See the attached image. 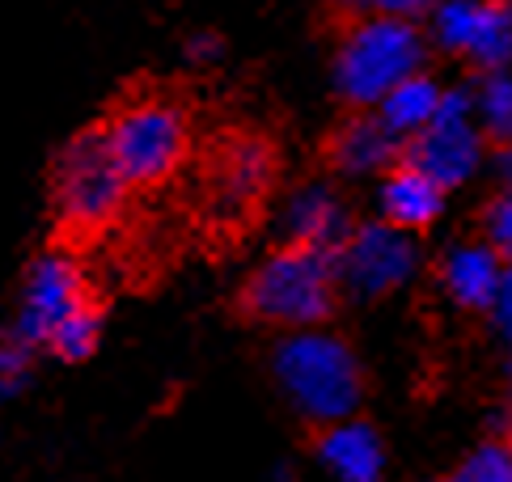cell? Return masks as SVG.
Returning <instances> with one entry per match:
<instances>
[{
    "label": "cell",
    "instance_id": "1",
    "mask_svg": "<svg viewBox=\"0 0 512 482\" xmlns=\"http://www.w3.org/2000/svg\"><path fill=\"white\" fill-rule=\"evenodd\" d=\"M271 373L288 406L314 428L352 419L364 402V368L352 343L322 326L288 330L271 351Z\"/></svg>",
    "mask_w": 512,
    "mask_h": 482
},
{
    "label": "cell",
    "instance_id": "2",
    "mask_svg": "<svg viewBox=\"0 0 512 482\" xmlns=\"http://www.w3.org/2000/svg\"><path fill=\"white\" fill-rule=\"evenodd\" d=\"M339 305V280L335 258L314 246H280L271 258H263L242 284L237 309L259 326L276 330H309L322 326Z\"/></svg>",
    "mask_w": 512,
    "mask_h": 482
},
{
    "label": "cell",
    "instance_id": "3",
    "mask_svg": "<svg viewBox=\"0 0 512 482\" xmlns=\"http://www.w3.org/2000/svg\"><path fill=\"white\" fill-rule=\"evenodd\" d=\"M102 136L127 182V191L166 187L191 153L187 106L170 94H149V89H140L136 98H123L106 115Z\"/></svg>",
    "mask_w": 512,
    "mask_h": 482
},
{
    "label": "cell",
    "instance_id": "4",
    "mask_svg": "<svg viewBox=\"0 0 512 482\" xmlns=\"http://www.w3.org/2000/svg\"><path fill=\"white\" fill-rule=\"evenodd\" d=\"M127 182L119 165L106 148L102 123L85 127L81 136H72L51 170V208H56L60 233L72 237H94L123 212L127 203Z\"/></svg>",
    "mask_w": 512,
    "mask_h": 482
},
{
    "label": "cell",
    "instance_id": "5",
    "mask_svg": "<svg viewBox=\"0 0 512 482\" xmlns=\"http://www.w3.org/2000/svg\"><path fill=\"white\" fill-rule=\"evenodd\" d=\"M424 72V34L402 17H356L335 55L339 94L356 110L377 106L398 81Z\"/></svg>",
    "mask_w": 512,
    "mask_h": 482
},
{
    "label": "cell",
    "instance_id": "6",
    "mask_svg": "<svg viewBox=\"0 0 512 482\" xmlns=\"http://www.w3.org/2000/svg\"><path fill=\"white\" fill-rule=\"evenodd\" d=\"M415 241L386 220L377 225H352L347 241L335 250V280L339 292L356 296V301H381V296L398 292L415 275Z\"/></svg>",
    "mask_w": 512,
    "mask_h": 482
},
{
    "label": "cell",
    "instance_id": "7",
    "mask_svg": "<svg viewBox=\"0 0 512 482\" xmlns=\"http://www.w3.org/2000/svg\"><path fill=\"white\" fill-rule=\"evenodd\" d=\"M483 157V132L474 123V106L466 94H445L436 119L419 136L402 144V161H411L415 170H424L441 187H462L474 174V165Z\"/></svg>",
    "mask_w": 512,
    "mask_h": 482
},
{
    "label": "cell",
    "instance_id": "8",
    "mask_svg": "<svg viewBox=\"0 0 512 482\" xmlns=\"http://www.w3.org/2000/svg\"><path fill=\"white\" fill-rule=\"evenodd\" d=\"M85 301H89V288H85L81 267L72 263V254L51 250L43 258H34L26 271V284H22V305H17L13 335L26 339L30 347H43L51 339V330Z\"/></svg>",
    "mask_w": 512,
    "mask_h": 482
},
{
    "label": "cell",
    "instance_id": "9",
    "mask_svg": "<svg viewBox=\"0 0 512 482\" xmlns=\"http://www.w3.org/2000/svg\"><path fill=\"white\" fill-rule=\"evenodd\" d=\"M436 39L483 72L508 68L512 13L504 9V0H445L436 9Z\"/></svg>",
    "mask_w": 512,
    "mask_h": 482
},
{
    "label": "cell",
    "instance_id": "10",
    "mask_svg": "<svg viewBox=\"0 0 512 482\" xmlns=\"http://www.w3.org/2000/svg\"><path fill=\"white\" fill-rule=\"evenodd\" d=\"M314 457L331 474V482H381L386 478V444H381L373 423H364L356 415L318 428Z\"/></svg>",
    "mask_w": 512,
    "mask_h": 482
},
{
    "label": "cell",
    "instance_id": "11",
    "mask_svg": "<svg viewBox=\"0 0 512 482\" xmlns=\"http://www.w3.org/2000/svg\"><path fill=\"white\" fill-rule=\"evenodd\" d=\"M216 199L221 208L229 212H242V208H254L267 187L276 182V153L263 136H233L221 157H216Z\"/></svg>",
    "mask_w": 512,
    "mask_h": 482
},
{
    "label": "cell",
    "instance_id": "12",
    "mask_svg": "<svg viewBox=\"0 0 512 482\" xmlns=\"http://www.w3.org/2000/svg\"><path fill=\"white\" fill-rule=\"evenodd\" d=\"M445 212V187L432 182L424 170H415L411 161H394L386 182H381V216L386 225L402 233H419L428 229L436 216Z\"/></svg>",
    "mask_w": 512,
    "mask_h": 482
},
{
    "label": "cell",
    "instance_id": "13",
    "mask_svg": "<svg viewBox=\"0 0 512 482\" xmlns=\"http://www.w3.org/2000/svg\"><path fill=\"white\" fill-rule=\"evenodd\" d=\"M402 157V144L381 127L377 115H347L331 140H326V161H331V170L339 174H373V170H390V165Z\"/></svg>",
    "mask_w": 512,
    "mask_h": 482
},
{
    "label": "cell",
    "instance_id": "14",
    "mask_svg": "<svg viewBox=\"0 0 512 482\" xmlns=\"http://www.w3.org/2000/svg\"><path fill=\"white\" fill-rule=\"evenodd\" d=\"M500 271H504V258L491 250L487 241H466V246H453L445 254L441 284L457 309L487 313L491 296H496V284H500Z\"/></svg>",
    "mask_w": 512,
    "mask_h": 482
},
{
    "label": "cell",
    "instance_id": "15",
    "mask_svg": "<svg viewBox=\"0 0 512 482\" xmlns=\"http://www.w3.org/2000/svg\"><path fill=\"white\" fill-rule=\"evenodd\" d=\"M352 233V220H347L343 203L326 191V187H305L288 208V241L292 246H314L322 254H331Z\"/></svg>",
    "mask_w": 512,
    "mask_h": 482
},
{
    "label": "cell",
    "instance_id": "16",
    "mask_svg": "<svg viewBox=\"0 0 512 482\" xmlns=\"http://www.w3.org/2000/svg\"><path fill=\"white\" fill-rule=\"evenodd\" d=\"M441 98H445V89L436 85L428 72H411L407 81H398L390 94L377 102V119L398 144H407L411 136H419L436 119Z\"/></svg>",
    "mask_w": 512,
    "mask_h": 482
},
{
    "label": "cell",
    "instance_id": "17",
    "mask_svg": "<svg viewBox=\"0 0 512 482\" xmlns=\"http://www.w3.org/2000/svg\"><path fill=\"white\" fill-rule=\"evenodd\" d=\"M474 115H479V132L496 144H512V72L496 68L483 72V85L474 94Z\"/></svg>",
    "mask_w": 512,
    "mask_h": 482
},
{
    "label": "cell",
    "instance_id": "18",
    "mask_svg": "<svg viewBox=\"0 0 512 482\" xmlns=\"http://www.w3.org/2000/svg\"><path fill=\"white\" fill-rule=\"evenodd\" d=\"M98 339H102V309L94 305V296H89L85 305H77L56 330H51V339L43 347H51L68 364H81V360L94 356Z\"/></svg>",
    "mask_w": 512,
    "mask_h": 482
},
{
    "label": "cell",
    "instance_id": "19",
    "mask_svg": "<svg viewBox=\"0 0 512 482\" xmlns=\"http://www.w3.org/2000/svg\"><path fill=\"white\" fill-rule=\"evenodd\" d=\"M453 482H512V440H487L479 444L457 474H449Z\"/></svg>",
    "mask_w": 512,
    "mask_h": 482
},
{
    "label": "cell",
    "instance_id": "20",
    "mask_svg": "<svg viewBox=\"0 0 512 482\" xmlns=\"http://www.w3.org/2000/svg\"><path fill=\"white\" fill-rule=\"evenodd\" d=\"M30 356H34V347L26 339H17L13 330L5 339H0V406H5L17 389L26 385L30 377Z\"/></svg>",
    "mask_w": 512,
    "mask_h": 482
},
{
    "label": "cell",
    "instance_id": "21",
    "mask_svg": "<svg viewBox=\"0 0 512 482\" xmlns=\"http://www.w3.org/2000/svg\"><path fill=\"white\" fill-rule=\"evenodd\" d=\"M483 241L504 258V263H512V187H504L483 208Z\"/></svg>",
    "mask_w": 512,
    "mask_h": 482
},
{
    "label": "cell",
    "instance_id": "22",
    "mask_svg": "<svg viewBox=\"0 0 512 482\" xmlns=\"http://www.w3.org/2000/svg\"><path fill=\"white\" fill-rule=\"evenodd\" d=\"M432 5L436 0H339L347 22H356V17H402V22H415Z\"/></svg>",
    "mask_w": 512,
    "mask_h": 482
},
{
    "label": "cell",
    "instance_id": "23",
    "mask_svg": "<svg viewBox=\"0 0 512 482\" xmlns=\"http://www.w3.org/2000/svg\"><path fill=\"white\" fill-rule=\"evenodd\" d=\"M487 318L512 343V263H504V271H500V284H496V296H491V305H487Z\"/></svg>",
    "mask_w": 512,
    "mask_h": 482
},
{
    "label": "cell",
    "instance_id": "24",
    "mask_svg": "<svg viewBox=\"0 0 512 482\" xmlns=\"http://www.w3.org/2000/svg\"><path fill=\"white\" fill-rule=\"evenodd\" d=\"M500 170H504V182L512 187V144H500Z\"/></svg>",
    "mask_w": 512,
    "mask_h": 482
},
{
    "label": "cell",
    "instance_id": "25",
    "mask_svg": "<svg viewBox=\"0 0 512 482\" xmlns=\"http://www.w3.org/2000/svg\"><path fill=\"white\" fill-rule=\"evenodd\" d=\"M508 389H512V356H508Z\"/></svg>",
    "mask_w": 512,
    "mask_h": 482
},
{
    "label": "cell",
    "instance_id": "26",
    "mask_svg": "<svg viewBox=\"0 0 512 482\" xmlns=\"http://www.w3.org/2000/svg\"><path fill=\"white\" fill-rule=\"evenodd\" d=\"M504 9H508V13H512V0H504Z\"/></svg>",
    "mask_w": 512,
    "mask_h": 482
},
{
    "label": "cell",
    "instance_id": "27",
    "mask_svg": "<svg viewBox=\"0 0 512 482\" xmlns=\"http://www.w3.org/2000/svg\"><path fill=\"white\" fill-rule=\"evenodd\" d=\"M441 482H453V478H441Z\"/></svg>",
    "mask_w": 512,
    "mask_h": 482
}]
</instances>
